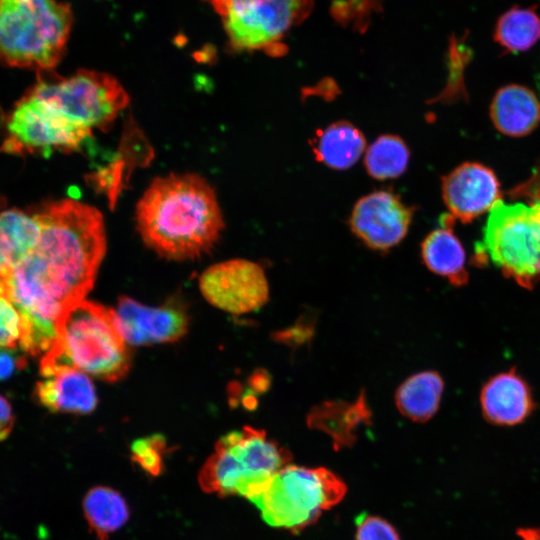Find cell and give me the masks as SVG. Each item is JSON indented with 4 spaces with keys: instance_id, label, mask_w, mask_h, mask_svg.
I'll return each instance as SVG.
<instances>
[{
    "instance_id": "obj_8",
    "label": "cell",
    "mask_w": 540,
    "mask_h": 540,
    "mask_svg": "<svg viewBox=\"0 0 540 540\" xmlns=\"http://www.w3.org/2000/svg\"><path fill=\"white\" fill-rule=\"evenodd\" d=\"M29 93L90 129L111 123L129 103L127 92L115 77L86 69L68 78L39 75Z\"/></svg>"
},
{
    "instance_id": "obj_14",
    "label": "cell",
    "mask_w": 540,
    "mask_h": 540,
    "mask_svg": "<svg viewBox=\"0 0 540 540\" xmlns=\"http://www.w3.org/2000/svg\"><path fill=\"white\" fill-rule=\"evenodd\" d=\"M442 197L450 215L462 222L489 212L502 199L495 173L476 162L463 163L443 177Z\"/></svg>"
},
{
    "instance_id": "obj_9",
    "label": "cell",
    "mask_w": 540,
    "mask_h": 540,
    "mask_svg": "<svg viewBox=\"0 0 540 540\" xmlns=\"http://www.w3.org/2000/svg\"><path fill=\"white\" fill-rule=\"evenodd\" d=\"M312 6L313 0H225L216 12L233 49L279 56L285 51L284 37Z\"/></svg>"
},
{
    "instance_id": "obj_3",
    "label": "cell",
    "mask_w": 540,
    "mask_h": 540,
    "mask_svg": "<svg viewBox=\"0 0 540 540\" xmlns=\"http://www.w3.org/2000/svg\"><path fill=\"white\" fill-rule=\"evenodd\" d=\"M56 334L40 368L70 366L108 382L118 381L128 373V344L116 329L112 309L80 300L63 311Z\"/></svg>"
},
{
    "instance_id": "obj_26",
    "label": "cell",
    "mask_w": 540,
    "mask_h": 540,
    "mask_svg": "<svg viewBox=\"0 0 540 540\" xmlns=\"http://www.w3.org/2000/svg\"><path fill=\"white\" fill-rule=\"evenodd\" d=\"M22 332L18 309L10 299L0 294V347L14 349L19 346Z\"/></svg>"
},
{
    "instance_id": "obj_30",
    "label": "cell",
    "mask_w": 540,
    "mask_h": 540,
    "mask_svg": "<svg viewBox=\"0 0 540 540\" xmlns=\"http://www.w3.org/2000/svg\"><path fill=\"white\" fill-rule=\"evenodd\" d=\"M518 534L523 540H540V529H521Z\"/></svg>"
},
{
    "instance_id": "obj_17",
    "label": "cell",
    "mask_w": 540,
    "mask_h": 540,
    "mask_svg": "<svg viewBox=\"0 0 540 540\" xmlns=\"http://www.w3.org/2000/svg\"><path fill=\"white\" fill-rule=\"evenodd\" d=\"M490 116L499 132L511 137L525 136L540 122V102L529 88L506 85L494 95Z\"/></svg>"
},
{
    "instance_id": "obj_31",
    "label": "cell",
    "mask_w": 540,
    "mask_h": 540,
    "mask_svg": "<svg viewBox=\"0 0 540 540\" xmlns=\"http://www.w3.org/2000/svg\"><path fill=\"white\" fill-rule=\"evenodd\" d=\"M9 272H10V269L5 267L0 261V294L1 295H4L6 279L8 277Z\"/></svg>"
},
{
    "instance_id": "obj_22",
    "label": "cell",
    "mask_w": 540,
    "mask_h": 540,
    "mask_svg": "<svg viewBox=\"0 0 540 540\" xmlns=\"http://www.w3.org/2000/svg\"><path fill=\"white\" fill-rule=\"evenodd\" d=\"M82 508L90 531L100 540L118 531L130 515L124 497L115 489L102 485L87 491Z\"/></svg>"
},
{
    "instance_id": "obj_25",
    "label": "cell",
    "mask_w": 540,
    "mask_h": 540,
    "mask_svg": "<svg viewBox=\"0 0 540 540\" xmlns=\"http://www.w3.org/2000/svg\"><path fill=\"white\" fill-rule=\"evenodd\" d=\"M166 442L161 435L136 439L131 445V458L146 474L158 476L164 467Z\"/></svg>"
},
{
    "instance_id": "obj_20",
    "label": "cell",
    "mask_w": 540,
    "mask_h": 540,
    "mask_svg": "<svg viewBox=\"0 0 540 540\" xmlns=\"http://www.w3.org/2000/svg\"><path fill=\"white\" fill-rule=\"evenodd\" d=\"M41 225L37 215L9 209L0 213V261L13 269L37 247Z\"/></svg>"
},
{
    "instance_id": "obj_24",
    "label": "cell",
    "mask_w": 540,
    "mask_h": 540,
    "mask_svg": "<svg viewBox=\"0 0 540 540\" xmlns=\"http://www.w3.org/2000/svg\"><path fill=\"white\" fill-rule=\"evenodd\" d=\"M410 151L397 135L379 136L366 150L364 165L374 179L386 180L399 177L408 166Z\"/></svg>"
},
{
    "instance_id": "obj_23",
    "label": "cell",
    "mask_w": 540,
    "mask_h": 540,
    "mask_svg": "<svg viewBox=\"0 0 540 540\" xmlns=\"http://www.w3.org/2000/svg\"><path fill=\"white\" fill-rule=\"evenodd\" d=\"M494 40L505 51H528L540 40V16L534 7H512L496 22Z\"/></svg>"
},
{
    "instance_id": "obj_7",
    "label": "cell",
    "mask_w": 540,
    "mask_h": 540,
    "mask_svg": "<svg viewBox=\"0 0 540 540\" xmlns=\"http://www.w3.org/2000/svg\"><path fill=\"white\" fill-rule=\"evenodd\" d=\"M346 491L345 483L326 468L288 464L251 502L267 524L297 532L337 505Z\"/></svg>"
},
{
    "instance_id": "obj_33",
    "label": "cell",
    "mask_w": 540,
    "mask_h": 540,
    "mask_svg": "<svg viewBox=\"0 0 540 540\" xmlns=\"http://www.w3.org/2000/svg\"><path fill=\"white\" fill-rule=\"evenodd\" d=\"M2 347H0V350H1Z\"/></svg>"
},
{
    "instance_id": "obj_19",
    "label": "cell",
    "mask_w": 540,
    "mask_h": 540,
    "mask_svg": "<svg viewBox=\"0 0 540 540\" xmlns=\"http://www.w3.org/2000/svg\"><path fill=\"white\" fill-rule=\"evenodd\" d=\"M309 143L316 160L336 170L350 168L366 148L363 133L352 123L342 120L317 130Z\"/></svg>"
},
{
    "instance_id": "obj_5",
    "label": "cell",
    "mask_w": 540,
    "mask_h": 540,
    "mask_svg": "<svg viewBox=\"0 0 540 540\" xmlns=\"http://www.w3.org/2000/svg\"><path fill=\"white\" fill-rule=\"evenodd\" d=\"M73 24L58 0H0V62L46 71L62 58Z\"/></svg>"
},
{
    "instance_id": "obj_27",
    "label": "cell",
    "mask_w": 540,
    "mask_h": 540,
    "mask_svg": "<svg viewBox=\"0 0 540 540\" xmlns=\"http://www.w3.org/2000/svg\"><path fill=\"white\" fill-rule=\"evenodd\" d=\"M355 540H401V538L385 519L363 514L356 520Z\"/></svg>"
},
{
    "instance_id": "obj_13",
    "label": "cell",
    "mask_w": 540,
    "mask_h": 540,
    "mask_svg": "<svg viewBox=\"0 0 540 540\" xmlns=\"http://www.w3.org/2000/svg\"><path fill=\"white\" fill-rule=\"evenodd\" d=\"M413 208L389 190L360 198L354 205L349 226L353 234L372 250L386 252L406 236Z\"/></svg>"
},
{
    "instance_id": "obj_4",
    "label": "cell",
    "mask_w": 540,
    "mask_h": 540,
    "mask_svg": "<svg viewBox=\"0 0 540 540\" xmlns=\"http://www.w3.org/2000/svg\"><path fill=\"white\" fill-rule=\"evenodd\" d=\"M525 201L500 199L489 211L475 254L523 288L540 282V167L515 190Z\"/></svg>"
},
{
    "instance_id": "obj_11",
    "label": "cell",
    "mask_w": 540,
    "mask_h": 540,
    "mask_svg": "<svg viewBox=\"0 0 540 540\" xmlns=\"http://www.w3.org/2000/svg\"><path fill=\"white\" fill-rule=\"evenodd\" d=\"M200 290L213 306L232 314L261 308L269 298V285L263 268L246 259L217 263L203 272Z\"/></svg>"
},
{
    "instance_id": "obj_32",
    "label": "cell",
    "mask_w": 540,
    "mask_h": 540,
    "mask_svg": "<svg viewBox=\"0 0 540 540\" xmlns=\"http://www.w3.org/2000/svg\"><path fill=\"white\" fill-rule=\"evenodd\" d=\"M206 1H208L216 11L225 0H206Z\"/></svg>"
},
{
    "instance_id": "obj_28",
    "label": "cell",
    "mask_w": 540,
    "mask_h": 540,
    "mask_svg": "<svg viewBox=\"0 0 540 540\" xmlns=\"http://www.w3.org/2000/svg\"><path fill=\"white\" fill-rule=\"evenodd\" d=\"M26 364L24 357L16 354L12 349L0 350V380L9 378L17 369Z\"/></svg>"
},
{
    "instance_id": "obj_1",
    "label": "cell",
    "mask_w": 540,
    "mask_h": 540,
    "mask_svg": "<svg viewBox=\"0 0 540 540\" xmlns=\"http://www.w3.org/2000/svg\"><path fill=\"white\" fill-rule=\"evenodd\" d=\"M36 215L39 243L10 270L4 295L18 309L25 332L50 341L63 311L91 290L105 255L106 233L102 214L74 199L52 202Z\"/></svg>"
},
{
    "instance_id": "obj_15",
    "label": "cell",
    "mask_w": 540,
    "mask_h": 540,
    "mask_svg": "<svg viewBox=\"0 0 540 540\" xmlns=\"http://www.w3.org/2000/svg\"><path fill=\"white\" fill-rule=\"evenodd\" d=\"M38 401L52 412L86 414L97 405L94 385L83 371L70 366L40 368Z\"/></svg>"
},
{
    "instance_id": "obj_18",
    "label": "cell",
    "mask_w": 540,
    "mask_h": 540,
    "mask_svg": "<svg viewBox=\"0 0 540 540\" xmlns=\"http://www.w3.org/2000/svg\"><path fill=\"white\" fill-rule=\"evenodd\" d=\"M454 218L444 214L441 227L431 231L421 243V257L433 273L454 286L468 282L464 247L452 229Z\"/></svg>"
},
{
    "instance_id": "obj_16",
    "label": "cell",
    "mask_w": 540,
    "mask_h": 540,
    "mask_svg": "<svg viewBox=\"0 0 540 540\" xmlns=\"http://www.w3.org/2000/svg\"><path fill=\"white\" fill-rule=\"evenodd\" d=\"M480 405L484 418L501 426L523 422L535 408L530 386L515 369L499 373L484 384Z\"/></svg>"
},
{
    "instance_id": "obj_21",
    "label": "cell",
    "mask_w": 540,
    "mask_h": 540,
    "mask_svg": "<svg viewBox=\"0 0 540 540\" xmlns=\"http://www.w3.org/2000/svg\"><path fill=\"white\" fill-rule=\"evenodd\" d=\"M443 390L444 382L437 372H418L398 387L395 394L396 407L412 421H428L440 406Z\"/></svg>"
},
{
    "instance_id": "obj_6",
    "label": "cell",
    "mask_w": 540,
    "mask_h": 540,
    "mask_svg": "<svg viewBox=\"0 0 540 540\" xmlns=\"http://www.w3.org/2000/svg\"><path fill=\"white\" fill-rule=\"evenodd\" d=\"M290 460V453L264 430L245 426L220 437L198 473V483L206 493L252 501Z\"/></svg>"
},
{
    "instance_id": "obj_29",
    "label": "cell",
    "mask_w": 540,
    "mask_h": 540,
    "mask_svg": "<svg viewBox=\"0 0 540 540\" xmlns=\"http://www.w3.org/2000/svg\"><path fill=\"white\" fill-rule=\"evenodd\" d=\"M14 425V415L8 400L0 395V442L10 435Z\"/></svg>"
},
{
    "instance_id": "obj_12",
    "label": "cell",
    "mask_w": 540,
    "mask_h": 540,
    "mask_svg": "<svg viewBox=\"0 0 540 540\" xmlns=\"http://www.w3.org/2000/svg\"><path fill=\"white\" fill-rule=\"evenodd\" d=\"M112 316L124 341L134 346L176 341L186 334L189 324L185 305L175 298L151 307L121 296Z\"/></svg>"
},
{
    "instance_id": "obj_10",
    "label": "cell",
    "mask_w": 540,
    "mask_h": 540,
    "mask_svg": "<svg viewBox=\"0 0 540 540\" xmlns=\"http://www.w3.org/2000/svg\"><path fill=\"white\" fill-rule=\"evenodd\" d=\"M9 153L76 150L91 136L90 128L66 117L38 97L28 93L15 106L9 118Z\"/></svg>"
},
{
    "instance_id": "obj_2",
    "label": "cell",
    "mask_w": 540,
    "mask_h": 540,
    "mask_svg": "<svg viewBox=\"0 0 540 540\" xmlns=\"http://www.w3.org/2000/svg\"><path fill=\"white\" fill-rule=\"evenodd\" d=\"M136 223L144 243L173 260L209 251L224 227L214 189L193 173L156 178L137 204Z\"/></svg>"
}]
</instances>
